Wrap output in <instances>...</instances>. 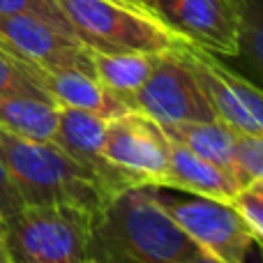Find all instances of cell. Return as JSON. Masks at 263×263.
Segmentation results:
<instances>
[{
	"instance_id": "cell-23",
	"label": "cell",
	"mask_w": 263,
	"mask_h": 263,
	"mask_svg": "<svg viewBox=\"0 0 263 263\" xmlns=\"http://www.w3.org/2000/svg\"><path fill=\"white\" fill-rule=\"evenodd\" d=\"M0 263H12L7 252V240H5V219L0 217Z\"/></svg>"
},
{
	"instance_id": "cell-10",
	"label": "cell",
	"mask_w": 263,
	"mask_h": 263,
	"mask_svg": "<svg viewBox=\"0 0 263 263\" xmlns=\"http://www.w3.org/2000/svg\"><path fill=\"white\" fill-rule=\"evenodd\" d=\"M153 9L182 40L217 58H236V0H153Z\"/></svg>"
},
{
	"instance_id": "cell-20",
	"label": "cell",
	"mask_w": 263,
	"mask_h": 263,
	"mask_svg": "<svg viewBox=\"0 0 263 263\" xmlns=\"http://www.w3.org/2000/svg\"><path fill=\"white\" fill-rule=\"evenodd\" d=\"M233 208L245 219L254 242L263 247V182H250L240 187L233 199Z\"/></svg>"
},
{
	"instance_id": "cell-7",
	"label": "cell",
	"mask_w": 263,
	"mask_h": 263,
	"mask_svg": "<svg viewBox=\"0 0 263 263\" xmlns=\"http://www.w3.org/2000/svg\"><path fill=\"white\" fill-rule=\"evenodd\" d=\"M162 201L168 215L201 252L219 263H247L256 242L233 203H219L201 196H192L187 201H171L162 196Z\"/></svg>"
},
{
	"instance_id": "cell-17",
	"label": "cell",
	"mask_w": 263,
	"mask_h": 263,
	"mask_svg": "<svg viewBox=\"0 0 263 263\" xmlns=\"http://www.w3.org/2000/svg\"><path fill=\"white\" fill-rule=\"evenodd\" d=\"M238 53L252 79L263 86V0H236Z\"/></svg>"
},
{
	"instance_id": "cell-5",
	"label": "cell",
	"mask_w": 263,
	"mask_h": 263,
	"mask_svg": "<svg viewBox=\"0 0 263 263\" xmlns=\"http://www.w3.org/2000/svg\"><path fill=\"white\" fill-rule=\"evenodd\" d=\"M176 53L192 69L222 123L238 134L263 136V88L259 83L192 42L178 46Z\"/></svg>"
},
{
	"instance_id": "cell-13",
	"label": "cell",
	"mask_w": 263,
	"mask_h": 263,
	"mask_svg": "<svg viewBox=\"0 0 263 263\" xmlns=\"http://www.w3.org/2000/svg\"><path fill=\"white\" fill-rule=\"evenodd\" d=\"M164 190L190 192L192 196H201V199L233 203L236 194L240 192V182L224 168L205 162L185 145L168 139V166Z\"/></svg>"
},
{
	"instance_id": "cell-25",
	"label": "cell",
	"mask_w": 263,
	"mask_h": 263,
	"mask_svg": "<svg viewBox=\"0 0 263 263\" xmlns=\"http://www.w3.org/2000/svg\"><path fill=\"white\" fill-rule=\"evenodd\" d=\"M134 3H139V5H141V7L150 9V12H155V9H153V0H134Z\"/></svg>"
},
{
	"instance_id": "cell-6",
	"label": "cell",
	"mask_w": 263,
	"mask_h": 263,
	"mask_svg": "<svg viewBox=\"0 0 263 263\" xmlns=\"http://www.w3.org/2000/svg\"><path fill=\"white\" fill-rule=\"evenodd\" d=\"M129 109L148 116L157 125L219 120L201 83L176 51L157 58L148 81L132 97Z\"/></svg>"
},
{
	"instance_id": "cell-3",
	"label": "cell",
	"mask_w": 263,
	"mask_h": 263,
	"mask_svg": "<svg viewBox=\"0 0 263 263\" xmlns=\"http://www.w3.org/2000/svg\"><path fill=\"white\" fill-rule=\"evenodd\" d=\"M55 5L92 51L162 55L187 42L134 0H55Z\"/></svg>"
},
{
	"instance_id": "cell-15",
	"label": "cell",
	"mask_w": 263,
	"mask_h": 263,
	"mask_svg": "<svg viewBox=\"0 0 263 263\" xmlns=\"http://www.w3.org/2000/svg\"><path fill=\"white\" fill-rule=\"evenodd\" d=\"M92 74L95 79L129 109L132 97L148 81L159 55L157 53H102L92 51ZM132 111V109H129Z\"/></svg>"
},
{
	"instance_id": "cell-22",
	"label": "cell",
	"mask_w": 263,
	"mask_h": 263,
	"mask_svg": "<svg viewBox=\"0 0 263 263\" xmlns=\"http://www.w3.org/2000/svg\"><path fill=\"white\" fill-rule=\"evenodd\" d=\"M26 208L21 201V196H18L16 187H14L12 178H9L7 168H5L3 159H0V217L7 219V217H14L16 213H21V210Z\"/></svg>"
},
{
	"instance_id": "cell-9",
	"label": "cell",
	"mask_w": 263,
	"mask_h": 263,
	"mask_svg": "<svg viewBox=\"0 0 263 263\" xmlns=\"http://www.w3.org/2000/svg\"><path fill=\"white\" fill-rule=\"evenodd\" d=\"M0 49L32 67L92 74V49L32 14L0 16Z\"/></svg>"
},
{
	"instance_id": "cell-4",
	"label": "cell",
	"mask_w": 263,
	"mask_h": 263,
	"mask_svg": "<svg viewBox=\"0 0 263 263\" xmlns=\"http://www.w3.org/2000/svg\"><path fill=\"white\" fill-rule=\"evenodd\" d=\"M90 215L60 205H26L5 219L12 263H88Z\"/></svg>"
},
{
	"instance_id": "cell-1",
	"label": "cell",
	"mask_w": 263,
	"mask_h": 263,
	"mask_svg": "<svg viewBox=\"0 0 263 263\" xmlns=\"http://www.w3.org/2000/svg\"><path fill=\"white\" fill-rule=\"evenodd\" d=\"M201 252L164 208L159 187L116 194L90 224L88 263H185Z\"/></svg>"
},
{
	"instance_id": "cell-2",
	"label": "cell",
	"mask_w": 263,
	"mask_h": 263,
	"mask_svg": "<svg viewBox=\"0 0 263 263\" xmlns=\"http://www.w3.org/2000/svg\"><path fill=\"white\" fill-rule=\"evenodd\" d=\"M0 159L23 205H60L97 217L109 196L53 141H32L0 127Z\"/></svg>"
},
{
	"instance_id": "cell-21",
	"label": "cell",
	"mask_w": 263,
	"mask_h": 263,
	"mask_svg": "<svg viewBox=\"0 0 263 263\" xmlns=\"http://www.w3.org/2000/svg\"><path fill=\"white\" fill-rule=\"evenodd\" d=\"M7 14H32V16L55 26L58 30L67 32V35H74L72 26H69L67 18H65L63 12L58 9L55 0H0V16H7Z\"/></svg>"
},
{
	"instance_id": "cell-18",
	"label": "cell",
	"mask_w": 263,
	"mask_h": 263,
	"mask_svg": "<svg viewBox=\"0 0 263 263\" xmlns=\"http://www.w3.org/2000/svg\"><path fill=\"white\" fill-rule=\"evenodd\" d=\"M0 92H7V95H30V97L49 100V95L35 81L30 67L3 49H0Z\"/></svg>"
},
{
	"instance_id": "cell-19",
	"label": "cell",
	"mask_w": 263,
	"mask_h": 263,
	"mask_svg": "<svg viewBox=\"0 0 263 263\" xmlns=\"http://www.w3.org/2000/svg\"><path fill=\"white\" fill-rule=\"evenodd\" d=\"M236 180L240 187L250 182H263V136H250L236 132Z\"/></svg>"
},
{
	"instance_id": "cell-12",
	"label": "cell",
	"mask_w": 263,
	"mask_h": 263,
	"mask_svg": "<svg viewBox=\"0 0 263 263\" xmlns=\"http://www.w3.org/2000/svg\"><path fill=\"white\" fill-rule=\"evenodd\" d=\"M40 83V88L49 95L58 109H81L97 114L111 120L127 114V104L111 95L92 74L79 72V69H42L28 65Z\"/></svg>"
},
{
	"instance_id": "cell-14",
	"label": "cell",
	"mask_w": 263,
	"mask_h": 263,
	"mask_svg": "<svg viewBox=\"0 0 263 263\" xmlns=\"http://www.w3.org/2000/svg\"><path fill=\"white\" fill-rule=\"evenodd\" d=\"M164 134L171 141L185 145L201 159L224 168L236 178V129H231L222 120H210V123H176V125H159Z\"/></svg>"
},
{
	"instance_id": "cell-24",
	"label": "cell",
	"mask_w": 263,
	"mask_h": 263,
	"mask_svg": "<svg viewBox=\"0 0 263 263\" xmlns=\"http://www.w3.org/2000/svg\"><path fill=\"white\" fill-rule=\"evenodd\" d=\"M185 263H219V261L213 259L210 254H205V252H196V254L192 256L190 261H185Z\"/></svg>"
},
{
	"instance_id": "cell-8",
	"label": "cell",
	"mask_w": 263,
	"mask_h": 263,
	"mask_svg": "<svg viewBox=\"0 0 263 263\" xmlns=\"http://www.w3.org/2000/svg\"><path fill=\"white\" fill-rule=\"evenodd\" d=\"M104 157L134 185L164 190L168 166V139L164 129L139 111L111 118L104 136Z\"/></svg>"
},
{
	"instance_id": "cell-16",
	"label": "cell",
	"mask_w": 263,
	"mask_h": 263,
	"mask_svg": "<svg viewBox=\"0 0 263 263\" xmlns=\"http://www.w3.org/2000/svg\"><path fill=\"white\" fill-rule=\"evenodd\" d=\"M58 125V106L30 95L0 92V127L32 141H51Z\"/></svg>"
},
{
	"instance_id": "cell-11",
	"label": "cell",
	"mask_w": 263,
	"mask_h": 263,
	"mask_svg": "<svg viewBox=\"0 0 263 263\" xmlns=\"http://www.w3.org/2000/svg\"><path fill=\"white\" fill-rule=\"evenodd\" d=\"M109 120L90 111L81 109H58V125H55L53 143L63 153H67L77 164H81L97 180L109 199L132 187H139L120 173L114 164L104 157V136Z\"/></svg>"
}]
</instances>
